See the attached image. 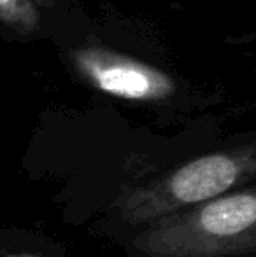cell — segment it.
<instances>
[{"instance_id": "5b68a950", "label": "cell", "mask_w": 256, "mask_h": 257, "mask_svg": "<svg viewBox=\"0 0 256 257\" xmlns=\"http://www.w3.org/2000/svg\"><path fill=\"white\" fill-rule=\"evenodd\" d=\"M0 257H55L44 250L41 243L16 229L0 227Z\"/></svg>"}, {"instance_id": "277c9868", "label": "cell", "mask_w": 256, "mask_h": 257, "mask_svg": "<svg viewBox=\"0 0 256 257\" xmlns=\"http://www.w3.org/2000/svg\"><path fill=\"white\" fill-rule=\"evenodd\" d=\"M62 11V0H0V37L21 42L49 37Z\"/></svg>"}, {"instance_id": "6da1fadb", "label": "cell", "mask_w": 256, "mask_h": 257, "mask_svg": "<svg viewBox=\"0 0 256 257\" xmlns=\"http://www.w3.org/2000/svg\"><path fill=\"white\" fill-rule=\"evenodd\" d=\"M127 250L132 257L256 254V182L137 227Z\"/></svg>"}, {"instance_id": "7a4b0ae2", "label": "cell", "mask_w": 256, "mask_h": 257, "mask_svg": "<svg viewBox=\"0 0 256 257\" xmlns=\"http://www.w3.org/2000/svg\"><path fill=\"white\" fill-rule=\"evenodd\" d=\"M256 180V135L251 140L186 161L116 201V215L132 229L204 203Z\"/></svg>"}, {"instance_id": "3957f363", "label": "cell", "mask_w": 256, "mask_h": 257, "mask_svg": "<svg viewBox=\"0 0 256 257\" xmlns=\"http://www.w3.org/2000/svg\"><path fill=\"white\" fill-rule=\"evenodd\" d=\"M75 72L107 95L137 102H160L174 93V81L158 68L118 53L75 48L68 53Z\"/></svg>"}]
</instances>
